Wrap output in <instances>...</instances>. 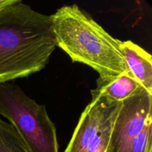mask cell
<instances>
[{
	"mask_svg": "<svg viewBox=\"0 0 152 152\" xmlns=\"http://www.w3.org/2000/svg\"><path fill=\"white\" fill-rule=\"evenodd\" d=\"M143 89L142 85L127 71L117 76H99L96 88L91 93L103 96L113 102H123Z\"/></svg>",
	"mask_w": 152,
	"mask_h": 152,
	"instance_id": "obj_6",
	"label": "cell"
},
{
	"mask_svg": "<svg viewBox=\"0 0 152 152\" xmlns=\"http://www.w3.org/2000/svg\"><path fill=\"white\" fill-rule=\"evenodd\" d=\"M56 47L51 16L20 0L0 9V83L42 71Z\"/></svg>",
	"mask_w": 152,
	"mask_h": 152,
	"instance_id": "obj_1",
	"label": "cell"
},
{
	"mask_svg": "<svg viewBox=\"0 0 152 152\" xmlns=\"http://www.w3.org/2000/svg\"><path fill=\"white\" fill-rule=\"evenodd\" d=\"M64 152H108L114 122L122 102L91 94Z\"/></svg>",
	"mask_w": 152,
	"mask_h": 152,
	"instance_id": "obj_4",
	"label": "cell"
},
{
	"mask_svg": "<svg viewBox=\"0 0 152 152\" xmlns=\"http://www.w3.org/2000/svg\"><path fill=\"white\" fill-rule=\"evenodd\" d=\"M151 107L152 94L145 89L122 102L108 152H129L133 141L152 119Z\"/></svg>",
	"mask_w": 152,
	"mask_h": 152,
	"instance_id": "obj_5",
	"label": "cell"
},
{
	"mask_svg": "<svg viewBox=\"0 0 152 152\" xmlns=\"http://www.w3.org/2000/svg\"><path fill=\"white\" fill-rule=\"evenodd\" d=\"M51 19L56 46L73 62L91 67L99 76H117L129 71L119 39L77 4L60 7Z\"/></svg>",
	"mask_w": 152,
	"mask_h": 152,
	"instance_id": "obj_2",
	"label": "cell"
},
{
	"mask_svg": "<svg viewBox=\"0 0 152 152\" xmlns=\"http://www.w3.org/2000/svg\"><path fill=\"white\" fill-rule=\"evenodd\" d=\"M14 0H0V9L13 3Z\"/></svg>",
	"mask_w": 152,
	"mask_h": 152,
	"instance_id": "obj_10",
	"label": "cell"
},
{
	"mask_svg": "<svg viewBox=\"0 0 152 152\" xmlns=\"http://www.w3.org/2000/svg\"><path fill=\"white\" fill-rule=\"evenodd\" d=\"M128 70L142 87L152 94V58L150 53L130 40H119Z\"/></svg>",
	"mask_w": 152,
	"mask_h": 152,
	"instance_id": "obj_7",
	"label": "cell"
},
{
	"mask_svg": "<svg viewBox=\"0 0 152 152\" xmlns=\"http://www.w3.org/2000/svg\"><path fill=\"white\" fill-rule=\"evenodd\" d=\"M129 152H152V119L133 141Z\"/></svg>",
	"mask_w": 152,
	"mask_h": 152,
	"instance_id": "obj_9",
	"label": "cell"
},
{
	"mask_svg": "<svg viewBox=\"0 0 152 152\" xmlns=\"http://www.w3.org/2000/svg\"><path fill=\"white\" fill-rule=\"evenodd\" d=\"M0 115L13 126L30 152H59L56 129L45 105L30 98L19 86L0 83Z\"/></svg>",
	"mask_w": 152,
	"mask_h": 152,
	"instance_id": "obj_3",
	"label": "cell"
},
{
	"mask_svg": "<svg viewBox=\"0 0 152 152\" xmlns=\"http://www.w3.org/2000/svg\"><path fill=\"white\" fill-rule=\"evenodd\" d=\"M0 152H30L13 126L1 118Z\"/></svg>",
	"mask_w": 152,
	"mask_h": 152,
	"instance_id": "obj_8",
	"label": "cell"
}]
</instances>
